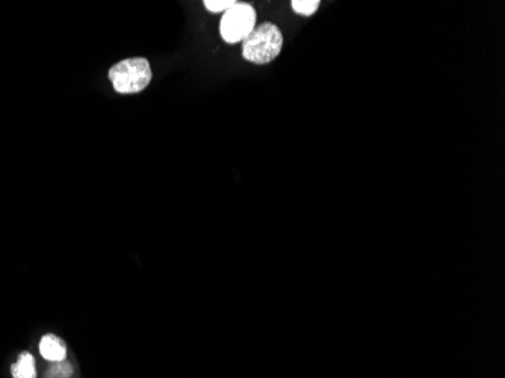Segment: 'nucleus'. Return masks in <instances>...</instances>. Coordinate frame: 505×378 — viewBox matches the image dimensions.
<instances>
[{
    "mask_svg": "<svg viewBox=\"0 0 505 378\" xmlns=\"http://www.w3.org/2000/svg\"><path fill=\"white\" fill-rule=\"evenodd\" d=\"M283 47L282 30L274 23H262L242 41V58L253 64H268L280 55Z\"/></svg>",
    "mask_w": 505,
    "mask_h": 378,
    "instance_id": "1",
    "label": "nucleus"
},
{
    "mask_svg": "<svg viewBox=\"0 0 505 378\" xmlns=\"http://www.w3.org/2000/svg\"><path fill=\"white\" fill-rule=\"evenodd\" d=\"M107 78L118 94H136L147 88L153 73L145 58H129L117 62L107 73Z\"/></svg>",
    "mask_w": 505,
    "mask_h": 378,
    "instance_id": "2",
    "label": "nucleus"
},
{
    "mask_svg": "<svg viewBox=\"0 0 505 378\" xmlns=\"http://www.w3.org/2000/svg\"><path fill=\"white\" fill-rule=\"evenodd\" d=\"M256 28V9L250 4L236 2L220 21V34L229 45L244 41Z\"/></svg>",
    "mask_w": 505,
    "mask_h": 378,
    "instance_id": "3",
    "label": "nucleus"
},
{
    "mask_svg": "<svg viewBox=\"0 0 505 378\" xmlns=\"http://www.w3.org/2000/svg\"><path fill=\"white\" fill-rule=\"evenodd\" d=\"M40 353L49 362H62L66 360L67 348L66 343L57 338L55 334H46L40 342Z\"/></svg>",
    "mask_w": 505,
    "mask_h": 378,
    "instance_id": "4",
    "label": "nucleus"
},
{
    "mask_svg": "<svg viewBox=\"0 0 505 378\" xmlns=\"http://www.w3.org/2000/svg\"><path fill=\"white\" fill-rule=\"evenodd\" d=\"M11 374L14 378H35L37 371H35V360L32 358L30 353H23L20 354L18 360L13 365L11 368Z\"/></svg>",
    "mask_w": 505,
    "mask_h": 378,
    "instance_id": "5",
    "label": "nucleus"
},
{
    "mask_svg": "<svg viewBox=\"0 0 505 378\" xmlns=\"http://www.w3.org/2000/svg\"><path fill=\"white\" fill-rule=\"evenodd\" d=\"M321 2L319 0H292L291 6L295 11L297 14L309 17L315 13V11L319 8Z\"/></svg>",
    "mask_w": 505,
    "mask_h": 378,
    "instance_id": "6",
    "label": "nucleus"
},
{
    "mask_svg": "<svg viewBox=\"0 0 505 378\" xmlns=\"http://www.w3.org/2000/svg\"><path fill=\"white\" fill-rule=\"evenodd\" d=\"M73 375L71 365L66 360L53 362V365L47 370L44 378H69Z\"/></svg>",
    "mask_w": 505,
    "mask_h": 378,
    "instance_id": "7",
    "label": "nucleus"
},
{
    "mask_svg": "<svg viewBox=\"0 0 505 378\" xmlns=\"http://www.w3.org/2000/svg\"><path fill=\"white\" fill-rule=\"evenodd\" d=\"M236 4V0H204V8L210 13H225L229 11L233 5Z\"/></svg>",
    "mask_w": 505,
    "mask_h": 378,
    "instance_id": "8",
    "label": "nucleus"
}]
</instances>
